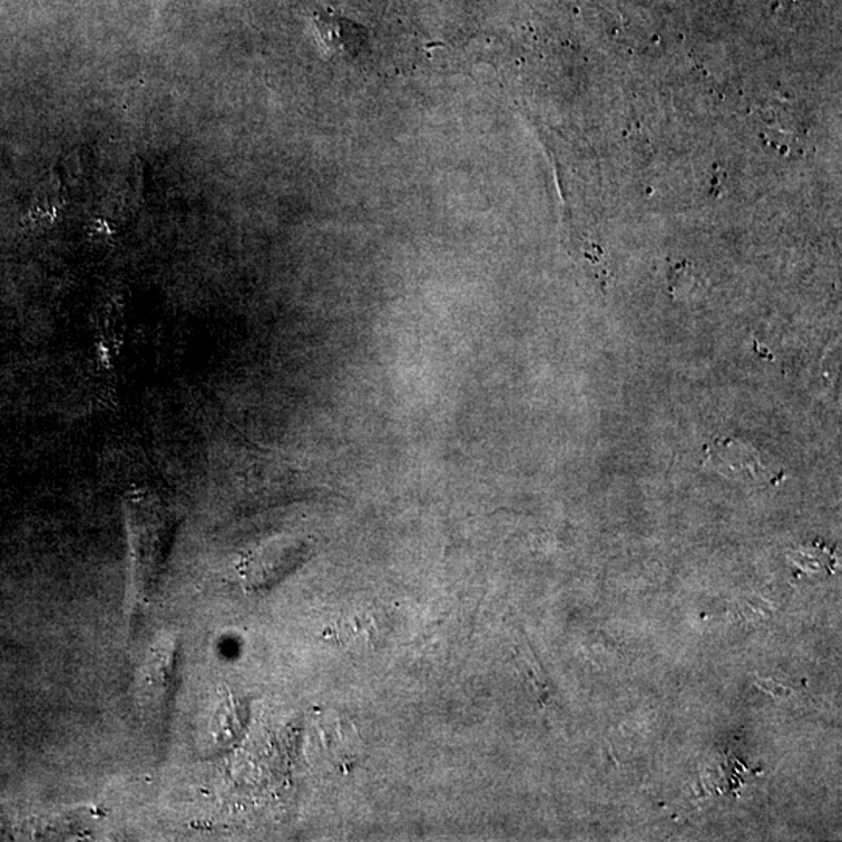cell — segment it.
Listing matches in <instances>:
<instances>
[{
	"label": "cell",
	"instance_id": "cell-1",
	"mask_svg": "<svg viewBox=\"0 0 842 842\" xmlns=\"http://www.w3.org/2000/svg\"><path fill=\"white\" fill-rule=\"evenodd\" d=\"M133 587L135 599L144 604L154 595L163 565V526L158 513H148L147 509L133 512Z\"/></svg>",
	"mask_w": 842,
	"mask_h": 842
}]
</instances>
